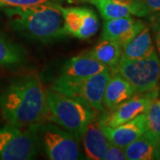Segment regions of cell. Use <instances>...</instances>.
<instances>
[{
	"label": "cell",
	"instance_id": "cell-24",
	"mask_svg": "<svg viewBox=\"0 0 160 160\" xmlns=\"http://www.w3.org/2000/svg\"><path fill=\"white\" fill-rule=\"evenodd\" d=\"M149 21L151 23L152 29H160V12H156L149 16Z\"/></svg>",
	"mask_w": 160,
	"mask_h": 160
},
{
	"label": "cell",
	"instance_id": "cell-5",
	"mask_svg": "<svg viewBox=\"0 0 160 160\" xmlns=\"http://www.w3.org/2000/svg\"><path fill=\"white\" fill-rule=\"evenodd\" d=\"M114 72L121 75L130 84L136 93H145L158 88L160 61L155 52L142 59H120Z\"/></svg>",
	"mask_w": 160,
	"mask_h": 160
},
{
	"label": "cell",
	"instance_id": "cell-15",
	"mask_svg": "<svg viewBox=\"0 0 160 160\" xmlns=\"http://www.w3.org/2000/svg\"><path fill=\"white\" fill-rule=\"evenodd\" d=\"M155 52L150 30L146 26L134 38H132L123 46L121 59H142L149 57Z\"/></svg>",
	"mask_w": 160,
	"mask_h": 160
},
{
	"label": "cell",
	"instance_id": "cell-4",
	"mask_svg": "<svg viewBox=\"0 0 160 160\" xmlns=\"http://www.w3.org/2000/svg\"><path fill=\"white\" fill-rule=\"evenodd\" d=\"M110 77V70L100 72L85 78H69L60 75L53 81L52 88L99 112H104L103 94Z\"/></svg>",
	"mask_w": 160,
	"mask_h": 160
},
{
	"label": "cell",
	"instance_id": "cell-20",
	"mask_svg": "<svg viewBox=\"0 0 160 160\" xmlns=\"http://www.w3.org/2000/svg\"><path fill=\"white\" fill-rule=\"evenodd\" d=\"M147 131L160 138V99L155 98L145 112Z\"/></svg>",
	"mask_w": 160,
	"mask_h": 160
},
{
	"label": "cell",
	"instance_id": "cell-3",
	"mask_svg": "<svg viewBox=\"0 0 160 160\" xmlns=\"http://www.w3.org/2000/svg\"><path fill=\"white\" fill-rule=\"evenodd\" d=\"M46 118L54 122L78 140L81 139L89 122L97 116V110L52 88L46 90Z\"/></svg>",
	"mask_w": 160,
	"mask_h": 160
},
{
	"label": "cell",
	"instance_id": "cell-25",
	"mask_svg": "<svg viewBox=\"0 0 160 160\" xmlns=\"http://www.w3.org/2000/svg\"><path fill=\"white\" fill-rule=\"evenodd\" d=\"M153 30L155 32V41H156L157 48L160 55V29H155Z\"/></svg>",
	"mask_w": 160,
	"mask_h": 160
},
{
	"label": "cell",
	"instance_id": "cell-27",
	"mask_svg": "<svg viewBox=\"0 0 160 160\" xmlns=\"http://www.w3.org/2000/svg\"><path fill=\"white\" fill-rule=\"evenodd\" d=\"M115 1H121V2H132L134 0H115Z\"/></svg>",
	"mask_w": 160,
	"mask_h": 160
},
{
	"label": "cell",
	"instance_id": "cell-26",
	"mask_svg": "<svg viewBox=\"0 0 160 160\" xmlns=\"http://www.w3.org/2000/svg\"><path fill=\"white\" fill-rule=\"evenodd\" d=\"M155 159L160 160V138L158 142L157 143V147H156V151H155Z\"/></svg>",
	"mask_w": 160,
	"mask_h": 160
},
{
	"label": "cell",
	"instance_id": "cell-10",
	"mask_svg": "<svg viewBox=\"0 0 160 160\" xmlns=\"http://www.w3.org/2000/svg\"><path fill=\"white\" fill-rule=\"evenodd\" d=\"M101 126L109 142L121 148H126L147 131L146 115L142 113L133 119L114 127L105 126L102 123Z\"/></svg>",
	"mask_w": 160,
	"mask_h": 160
},
{
	"label": "cell",
	"instance_id": "cell-8",
	"mask_svg": "<svg viewBox=\"0 0 160 160\" xmlns=\"http://www.w3.org/2000/svg\"><path fill=\"white\" fill-rule=\"evenodd\" d=\"M63 26L66 36L78 39H87L96 34L99 19L94 12L87 7H62Z\"/></svg>",
	"mask_w": 160,
	"mask_h": 160
},
{
	"label": "cell",
	"instance_id": "cell-13",
	"mask_svg": "<svg viewBox=\"0 0 160 160\" xmlns=\"http://www.w3.org/2000/svg\"><path fill=\"white\" fill-rule=\"evenodd\" d=\"M106 70L109 69L95 60L89 52H85L67 61L62 69L61 76L69 78H85Z\"/></svg>",
	"mask_w": 160,
	"mask_h": 160
},
{
	"label": "cell",
	"instance_id": "cell-11",
	"mask_svg": "<svg viewBox=\"0 0 160 160\" xmlns=\"http://www.w3.org/2000/svg\"><path fill=\"white\" fill-rule=\"evenodd\" d=\"M146 27V24L132 16L107 20L103 24L102 39L118 43L122 47Z\"/></svg>",
	"mask_w": 160,
	"mask_h": 160
},
{
	"label": "cell",
	"instance_id": "cell-21",
	"mask_svg": "<svg viewBox=\"0 0 160 160\" xmlns=\"http://www.w3.org/2000/svg\"><path fill=\"white\" fill-rule=\"evenodd\" d=\"M132 3L136 8L138 17H149L160 12V0H134Z\"/></svg>",
	"mask_w": 160,
	"mask_h": 160
},
{
	"label": "cell",
	"instance_id": "cell-23",
	"mask_svg": "<svg viewBox=\"0 0 160 160\" xmlns=\"http://www.w3.org/2000/svg\"><path fill=\"white\" fill-rule=\"evenodd\" d=\"M104 160H126V154L124 148L118 147L110 143L109 148L107 149L105 155H104Z\"/></svg>",
	"mask_w": 160,
	"mask_h": 160
},
{
	"label": "cell",
	"instance_id": "cell-22",
	"mask_svg": "<svg viewBox=\"0 0 160 160\" xmlns=\"http://www.w3.org/2000/svg\"><path fill=\"white\" fill-rule=\"evenodd\" d=\"M50 1L51 0H0V7H27Z\"/></svg>",
	"mask_w": 160,
	"mask_h": 160
},
{
	"label": "cell",
	"instance_id": "cell-7",
	"mask_svg": "<svg viewBox=\"0 0 160 160\" xmlns=\"http://www.w3.org/2000/svg\"><path fill=\"white\" fill-rule=\"evenodd\" d=\"M36 133L40 135L49 159L77 160L81 158L78 140L59 126L35 124Z\"/></svg>",
	"mask_w": 160,
	"mask_h": 160
},
{
	"label": "cell",
	"instance_id": "cell-12",
	"mask_svg": "<svg viewBox=\"0 0 160 160\" xmlns=\"http://www.w3.org/2000/svg\"><path fill=\"white\" fill-rule=\"evenodd\" d=\"M81 139L83 140L84 149L88 159H103L110 142L106 137L97 117L86 126Z\"/></svg>",
	"mask_w": 160,
	"mask_h": 160
},
{
	"label": "cell",
	"instance_id": "cell-14",
	"mask_svg": "<svg viewBox=\"0 0 160 160\" xmlns=\"http://www.w3.org/2000/svg\"><path fill=\"white\" fill-rule=\"evenodd\" d=\"M135 94L133 88L121 75L111 72L104 90L102 105L105 110H112Z\"/></svg>",
	"mask_w": 160,
	"mask_h": 160
},
{
	"label": "cell",
	"instance_id": "cell-18",
	"mask_svg": "<svg viewBox=\"0 0 160 160\" xmlns=\"http://www.w3.org/2000/svg\"><path fill=\"white\" fill-rule=\"evenodd\" d=\"M88 2L95 6L102 17L107 20L127 17L131 15L136 16V9L132 2H121L115 0H79Z\"/></svg>",
	"mask_w": 160,
	"mask_h": 160
},
{
	"label": "cell",
	"instance_id": "cell-1",
	"mask_svg": "<svg viewBox=\"0 0 160 160\" xmlns=\"http://www.w3.org/2000/svg\"><path fill=\"white\" fill-rule=\"evenodd\" d=\"M0 109L8 124L29 126L47 117L46 90L36 75L14 79L0 95Z\"/></svg>",
	"mask_w": 160,
	"mask_h": 160
},
{
	"label": "cell",
	"instance_id": "cell-19",
	"mask_svg": "<svg viewBox=\"0 0 160 160\" xmlns=\"http://www.w3.org/2000/svg\"><path fill=\"white\" fill-rule=\"evenodd\" d=\"M23 51L16 46L0 36V67L18 65L23 61Z\"/></svg>",
	"mask_w": 160,
	"mask_h": 160
},
{
	"label": "cell",
	"instance_id": "cell-6",
	"mask_svg": "<svg viewBox=\"0 0 160 160\" xmlns=\"http://www.w3.org/2000/svg\"><path fill=\"white\" fill-rule=\"evenodd\" d=\"M37 135L33 125L23 130L7 124L0 126V159L29 160L37 155Z\"/></svg>",
	"mask_w": 160,
	"mask_h": 160
},
{
	"label": "cell",
	"instance_id": "cell-17",
	"mask_svg": "<svg viewBox=\"0 0 160 160\" xmlns=\"http://www.w3.org/2000/svg\"><path fill=\"white\" fill-rule=\"evenodd\" d=\"M123 47L109 39H102L91 51L88 52L99 62L105 65L110 72H114L122 57Z\"/></svg>",
	"mask_w": 160,
	"mask_h": 160
},
{
	"label": "cell",
	"instance_id": "cell-9",
	"mask_svg": "<svg viewBox=\"0 0 160 160\" xmlns=\"http://www.w3.org/2000/svg\"><path fill=\"white\" fill-rule=\"evenodd\" d=\"M159 95V87L145 93H136L117 108L103 114L100 122L107 126L114 127L133 119L139 115L145 113L149 104Z\"/></svg>",
	"mask_w": 160,
	"mask_h": 160
},
{
	"label": "cell",
	"instance_id": "cell-2",
	"mask_svg": "<svg viewBox=\"0 0 160 160\" xmlns=\"http://www.w3.org/2000/svg\"><path fill=\"white\" fill-rule=\"evenodd\" d=\"M5 12L13 29L27 38L48 42L66 36L61 6L51 1L27 7H6Z\"/></svg>",
	"mask_w": 160,
	"mask_h": 160
},
{
	"label": "cell",
	"instance_id": "cell-16",
	"mask_svg": "<svg viewBox=\"0 0 160 160\" xmlns=\"http://www.w3.org/2000/svg\"><path fill=\"white\" fill-rule=\"evenodd\" d=\"M159 138L150 132L146 131L135 141L124 148L126 159L151 160L155 159V151Z\"/></svg>",
	"mask_w": 160,
	"mask_h": 160
}]
</instances>
